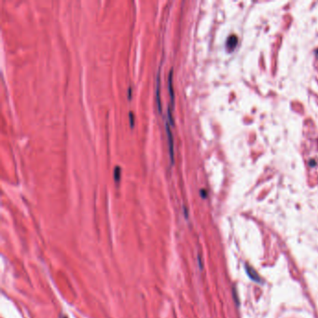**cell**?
<instances>
[{"mask_svg":"<svg viewBox=\"0 0 318 318\" xmlns=\"http://www.w3.org/2000/svg\"><path fill=\"white\" fill-rule=\"evenodd\" d=\"M166 133L168 136V143H169V153H170V158H171V162H174V139L172 135V132L170 130L169 124L166 123Z\"/></svg>","mask_w":318,"mask_h":318,"instance_id":"obj_1","label":"cell"},{"mask_svg":"<svg viewBox=\"0 0 318 318\" xmlns=\"http://www.w3.org/2000/svg\"><path fill=\"white\" fill-rule=\"evenodd\" d=\"M246 272L247 273V275L249 276V278L256 282V283H261V278L259 277V275L257 274V273L249 265H246Z\"/></svg>","mask_w":318,"mask_h":318,"instance_id":"obj_2","label":"cell"},{"mask_svg":"<svg viewBox=\"0 0 318 318\" xmlns=\"http://www.w3.org/2000/svg\"><path fill=\"white\" fill-rule=\"evenodd\" d=\"M172 78H173V69H171L169 72V78H168V85H169V92H170V95H171V99L172 102L174 103V91H173V83H172Z\"/></svg>","mask_w":318,"mask_h":318,"instance_id":"obj_3","label":"cell"},{"mask_svg":"<svg viewBox=\"0 0 318 318\" xmlns=\"http://www.w3.org/2000/svg\"><path fill=\"white\" fill-rule=\"evenodd\" d=\"M156 95H157V101H158V106H159V110H162V106H161V98H160V73H158L157 76V88H156Z\"/></svg>","mask_w":318,"mask_h":318,"instance_id":"obj_4","label":"cell"},{"mask_svg":"<svg viewBox=\"0 0 318 318\" xmlns=\"http://www.w3.org/2000/svg\"><path fill=\"white\" fill-rule=\"evenodd\" d=\"M114 178H115V181H119V178H120V167L119 166H116L115 167V170H114Z\"/></svg>","mask_w":318,"mask_h":318,"instance_id":"obj_5","label":"cell"},{"mask_svg":"<svg viewBox=\"0 0 318 318\" xmlns=\"http://www.w3.org/2000/svg\"><path fill=\"white\" fill-rule=\"evenodd\" d=\"M129 117H130V122H131V126H134V114H133V112L131 111L130 113H129Z\"/></svg>","mask_w":318,"mask_h":318,"instance_id":"obj_6","label":"cell"},{"mask_svg":"<svg viewBox=\"0 0 318 318\" xmlns=\"http://www.w3.org/2000/svg\"><path fill=\"white\" fill-rule=\"evenodd\" d=\"M64 318H67V317H66V316H65V317H64Z\"/></svg>","mask_w":318,"mask_h":318,"instance_id":"obj_7","label":"cell"}]
</instances>
